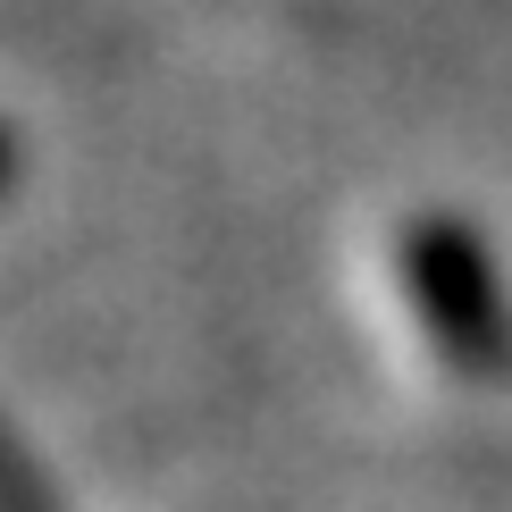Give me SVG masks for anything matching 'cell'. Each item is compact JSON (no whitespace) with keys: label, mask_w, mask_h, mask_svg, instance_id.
I'll use <instances>...</instances> for the list:
<instances>
[{"label":"cell","mask_w":512,"mask_h":512,"mask_svg":"<svg viewBox=\"0 0 512 512\" xmlns=\"http://www.w3.org/2000/svg\"><path fill=\"white\" fill-rule=\"evenodd\" d=\"M9 185H17V135L0 126V194H9Z\"/></svg>","instance_id":"cell-3"},{"label":"cell","mask_w":512,"mask_h":512,"mask_svg":"<svg viewBox=\"0 0 512 512\" xmlns=\"http://www.w3.org/2000/svg\"><path fill=\"white\" fill-rule=\"evenodd\" d=\"M0 512H59L51 496V479L26 462V445H17L9 429H0Z\"/></svg>","instance_id":"cell-2"},{"label":"cell","mask_w":512,"mask_h":512,"mask_svg":"<svg viewBox=\"0 0 512 512\" xmlns=\"http://www.w3.org/2000/svg\"><path fill=\"white\" fill-rule=\"evenodd\" d=\"M378 294L429 378L462 395H487L512 378V286L496 244L462 210L445 202L395 210L387 244H378Z\"/></svg>","instance_id":"cell-1"}]
</instances>
